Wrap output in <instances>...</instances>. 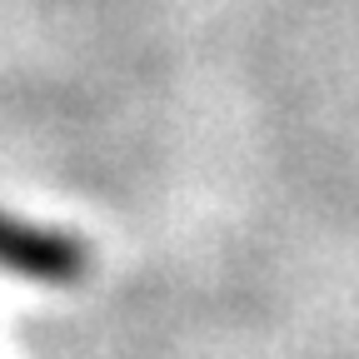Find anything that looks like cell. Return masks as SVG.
<instances>
[{
  "label": "cell",
  "mask_w": 359,
  "mask_h": 359,
  "mask_svg": "<svg viewBox=\"0 0 359 359\" xmlns=\"http://www.w3.org/2000/svg\"><path fill=\"white\" fill-rule=\"evenodd\" d=\"M95 269V245L55 219L0 205V275L35 290H80Z\"/></svg>",
  "instance_id": "1"
}]
</instances>
